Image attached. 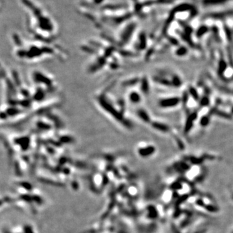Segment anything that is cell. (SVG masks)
I'll list each match as a JSON object with an SVG mask.
<instances>
[{"label": "cell", "instance_id": "1", "mask_svg": "<svg viewBox=\"0 0 233 233\" xmlns=\"http://www.w3.org/2000/svg\"><path fill=\"white\" fill-rule=\"evenodd\" d=\"M179 102H180V99L179 98L173 97L161 100L159 104L162 108H170L177 106L179 103Z\"/></svg>", "mask_w": 233, "mask_h": 233}, {"label": "cell", "instance_id": "2", "mask_svg": "<svg viewBox=\"0 0 233 233\" xmlns=\"http://www.w3.org/2000/svg\"><path fill=\"white\" fill-rule=\"evenodd\" d=\"M231 0H199L203 6L206 7L217 6L218 5H222V4L229 2Z\"/></svg>", "mask_w": 233, "mask_h": 233}, {"label": "cell", "instance_id": "3", "mask_svg": "<svg viewBox=\"0 0 233 233\" xmlns=\"http://www.w3.org/2000/svg\"><path fill=\"white\" fill-rule=\"evenodd\" d=\"M155 148L154 146H148L146 148H139L138 150L139 154L142 157H148L150 156L151 155L153 154L155 152Z\"/></svg>", "mask_w": 233, "mask_h": 233}, {"label": "cell", "instance_id": "4", "mask_svg": "<svg viewBox=\"0 0 233 233\" xmlns=\"http://www.w3.org/2000/svg\"><path fill=\"white\" fill-rule=\"evenodd\" d=\"M196 113L192 114V115L189 118H188L187 122H186L185 128V131L186 132H189L191 127H193L194 121L196 119Z\"/></svg>", "mask_w": 233, "mask_h": 233}, {"label": "cell", "instance_id": "5", "mask_svg": "<svg viewBox=\"0 0 233 233\" xmlns=\"http://www.w3.org/2000/svg\"><path fill=\"white\" fill-rule=\"evenodd\" d=\"M152 125L154 126V128L159 131H161V132H169L170 130L168 126L163 123H160V122H154Z\"/></svg>", "mask_w": 233, "mask_h": 233}, {"label": "cell", "instance_id": "6", "mask_svg": "<svg viewBox=\"0 0 233 233\" xmlns=\"http://www.w3.org/2000/svg\"><path fill=\"white\" fill-rule=\"evenodd\" d=\"M129 98L130 100L134 103H139L141 100V97L139 94L136 92H132L129 95Z\"/></svg>", "mask_w": 233, "mask_h": 233}, {"label": "cell", "instance_id": "7", "mask_svg": "<svg viewBox=\"0 0 233 233\" xmlns=\"http://www.w3.org/2000/svg\"><path fill=\"white\" fill-rule=\"evenodd\" d=\"M138 115L139 116V117H141L142 118V120H143L144 121L148 122L150 121V117L148 115V114H147V113L144 111V110L142 109H139L138 112Z\"/></svg>", "mask_w": 233, "mask_h": 233}, {"label": "cell", "instance_id": "8", "mask_svg": "<svg viewBox=\"0 0 233 233\" xmlns=\"http://www.w3.org/2000/svg\"><path fill=\"white\" fill-rule=\"evenodd\" d=\"M226 67H227V65L226 62L223 60H221L219 64V73H220V74L223 73V71L226 70Z\"/></svg>", "mask_w": 233, "mask_h": 233}, {"label": "cell", "instance_id": "9", "mask_svg": "<svg viewBox=\"0 0 233 233\" xmlns=\"http://www.w3.org/2000/svg\"><path fill=\"white\" fill-rule=\"evenodd\" d=\"M181 80L180 79H179V78L177 76H175L173 77L172 79V84H173L174 85H175V86L176 87H179V85H181Z\"/></svg>", "mask_w": 233, "mask_h": 233}, {"label": "cell", "instance_id": "10", "mask_svg": "<svg viewBox=\"0 0 233 233\" xmlns=\"http://www.w3.org/2000/svg\"><path fill=\"white\" fill-rule=\"evenodd\" d=\"M208 122H209V118L207 116L203 117L202 119L200 120V124L202 126H207L208 124Z\"/></svg>", "mask_w": 233, "mask_h": 233}, {"label": "cell", "instance_id": "11", "mask_svg": "<svg viewBox=\"0 0 233 233\" xmlns=\"http://www.w3.org/2000/svg\"><path fill=\"white\" fill-rule=\"evenodd\" d=\"M189 93H190V95L194 98V99H196V100H198L199 99V97H198V93H197V91H196V90L194 88H193V87H190V89H189Z\"/></svg>", "mask_w": 233, "mask_h": 233}, {"label": "cell", "instance_id": "12", "mask_svg": "<svg viewBox=\"0 0 233 233\" xmlns=\"http://www.w3.org/2000/svg\"><path fill=\"white\" fill-rule=\"evenodd\" d=\"M187 49L185 47H181L176 51V55L178 56H183L187 53Z\"/></svg>", "mask_w": 233, "mask_h": 233}, {"label": "cell", "instance_id": "13", "mask_svg": "<svg viewBox=\"0 0 233 233\" xmlns=\"http://www.w3.org/2000/svg\"><path fill=\"white\" fill-rule=\"evenodd\" d=\"M142 91H144L145 93H147L148 91V82H147L146 80H144L142 82Z\"/></svg>", "mask_w": 233, "mask_h": 233}, {"label": "cell", "instance_id": "14", "mask_svg": "<svg viewBox=\"0 0 233 233\" xmlns=\"http://www.w3.org/2000/svg\"><path fill=\"white\" fill-rule=\"evenodd\" d=\"M209 103V100H208V97H203L201 100V104L202 106H207Z\"/></svg>", "mask_w": 233, "mask_h": 233}, {"label": "cell", "instance_id": "15", "mask_svg": "<svg viewBox=\"0 0 233 233\" xmlns=\"http://www.w3.org/2000/svg\"><path fill=\"white\" fill-rule=\"evenodd\" d=\"M232 112H233V109H232Z\"/></svg>", "mask_w": 233, "mask_h": 233}]
</instances>
